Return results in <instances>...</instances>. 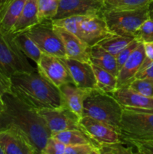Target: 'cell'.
<instances>
[{
  "mask_svg": "<svg viewBox=\"0 0 153 154\" xmlns=\"http://www.w3.org/2000/svg\"><path fill=\"white\" fill-rule=\"evenodd\" d=\"M140 42H139V41L136 40V38H134L128 45V46H126L125 48L118 54V55L116 56L117 66H118V70L122 67V66L124 65V63H125L126 60H127L128 58L130 57V55L132 54V52L134 51L135 48L140 45Z\"/></svg>",
  "mask_w": 153,
  "mask_h": 154,
  "instance_id": "836d02e7",
  "label": "cell"
},
{
  "mask_svg": "<svg viewBox=\"0 0 153 154\" xmlns=\"http://www.w3.org/2000/svg\"><path fill=\"white\" fill-rule=\"evenodd\" d=\"M37 111L44 120L52 135L69 129H81L80 117L66 107L42 108Z\"/></svg>",
  "mask_w": 153,
  "mask_h": 154,
  "instance_id": "ba28073f",
  "label": "cell"
},
{
  "mask_svg": "<svg viewBox=\"0 0 153 154\" xmlns=\"http://www.w3.org/2000/svg\"><path fill=\"white\" fill-rule=\"evenodd\" d=\"M104 0H59L58 8L53 20L72 16L101 14Z\"/></svg>",
  "mask_w": 153,
  "mask_h": 154,
  "instance_id": "7c38bea8",
  "label": "cell"
},
{
  "mask_svg": "<svg viewBox=\"0 0 153 154\" xmlns=\"http://www.w3.org/2000/svg\"><path fill=\"white\" fill-rule=\"evenodd\" d=\"M26 0H11L0 16V27L7 32H11L20 17Z\"/></svg>",
  "mask_w": 153,
  "mask_h": 154,
  "instance_id": "44dd1931",
  "label": "cell"
},
{
  "mask_svg": "<svg viewBox=\"0 0 153 154\" xmlns=\"http://www.w3.org/2000/svg\"><path fill=\"white\" fill-rule=\"evenodd\" d=\"M0 145L4 154H34L36 151L21 134L12 129L0 130Z\"/></svg>",
  "mask_w": 153,
  "mask_h": 154,
  "instance_id": "2e32d148",
  "label": "cell"
},
{
  "mask_svg": "<svg viewBox=\"0 0 153 154\" xmlns=\"http://www.w3.org/2000/svg\"><path fill=\"white\" fill-rule=\"evenodd\" d=\"M10 92L34 109L64 106L59 89L38 69L31 72H18L10 78Z\"/></svg>",
  "mask_w": 153,
  "mask_h": 154,
  "instance_id": "7a4b0ae2",
  "label": "cell"
},
{
  "mask_svg": "<svg viewBox=\"0 0 153 154\" xmlns=\"http://www.w3.org/2000/svg\"><path fill=\"white\" fill-rule=\"evenodd\" d=\"M40 23L38 0H26L20 17L10 32L12 34L25 32Z\"/></svg>",
  "mask_w": 153,
  "mask_h": 154,
  "instance_id": "d6986e66",
  "label": "cell"
},
{
  "mask_svg": "<svg viewBox=\"0 0 153 154\" xmlns=\"http://www.w3.org/2000/svg\"><path fill=\"white\" fill-rule=\"evenodd\" d=\"M60 59L66 66L74 83L77 87L87 90L98 89L91 63L79 61L68 57Z\"/></svg>",
  "mask_w": 153,
  "mask_h": 154,
  "instance_id": "4fadbf2b",
  "label": "cell"
},
{
  "mask_svg": "<svg viewBox=\"0 0 153 154\" xmlns=\"http://www.w3.org/2000/svg\"><path fill=\"white\" fill-rule=\"evenodd\" d=\"M79 123L83 131L98 147L102 144H112L121 141L119 132L115 128L92 117L83 116L80 117Z\"/></svg>",
  "mask_w": 153,
  "mask_h": 154,
  "instance_id": "30bf717a",
  "label": "cell"
},
{
  "mask_svg": "<svg viewBox=\"0 0 153 154\" xmlns=\"http://www.w3.org/2000/svg\"><path fill=\"white\" fill-rule=\"evenodd\" d=\"M128 86L134 92L147 97L153 98L152 78H135Z\"/></svg>",
  "mask_w": 153,
  "mask_h": 154,
  "instance_id": "f546056e",
  "label": "cell"
},
{
  "mask_svg": "<svg viewBox=\"0 0 153 154\" xmlns=\"http://www.w3.org/2000/svg\"><path fill=\"white\" fill-rule=\"evenodd\" d=\"M98 150L100 154H125L135 153V150L133 146L122 139L118 142L112 143V144H99Z\"/></svg>",
  "mask_w": 153,
  "mask_h": 154,
  "instance_id": "83f0119b",
  "label": "cell"
},
{
  "mask_svg": "<svg viewBox=\"0 0 153 154\" xmlns=\"http://www.w3.org/2000/svg\"><path fill=\"white\" fill-rule=\"evenodd\" d=\"M4 108V102L2 100V96H0V114L3 111Z\"/></svg>",
  "mask_w": 153,
  "mask_h": 154,
  "instance_id": "ab89813d",
  "label": "cell"
},
{
  "mask_svg": "<svg viewBox=\"0 0 153 154\" xmlns=\"http://www.w3.org/2000/svg\"><path fill=\"white\" fill-rule=\"evenodd\" d=\"M37 69L58 88L64 84L74 83L65 65L61 59L55 56L42 54Z\"/></svg>",
  "mask_w": 153,
  "mask_h": 154,
  "instance_id": "8fae6325",
  "label": "cell"
},
{
  "mask_svg": "<svg viewBox=\"0 0 153 154\" xmlns=\"http://www.w3.org/2000/svg\"><path fill=\"white\" fill-rule=\"evenodd\" d=\"M11 0H0V16L2 14V12L4 11V10L5 9L6 6L8 5L10 2Z\"/></svg>",
  "mask_w": 153,
  "mask_h": 154,
  "instance_id": "74e56055",
  "label": "cell"
},
{
  "mask_svg": "<svg viewBox=\"0 0 153 154\" xmlns=\"http://www.w3.org/2000/svg\"><path fill=\"white\" fill-rule=\"evenodd\" d=\"M25 32L43 54L55 56L58 58L66 57L62 42L54 29L51 20L38 23Z\"/></svg>",
  "mask_w": 153,
  "mask_h": 154,
  "instance_id": "52a82bcc",
  "label": "cell"
},
{
  "mask_svg": "<svg viewBox=\"0 0 153 154\" xmlns=\"http://www.w3.org/2000/svg\"><path fill=\"white\" fill-rule=\"evenodd\" d=\"M59 0H38L40 22L52 20L58 11Z\"/></svg>",
  "mask_w": 153,
  "mask_h": 154,
  "instance_id": "4316f807",
  "label": "cell"
},
{
  "mask_svg": "<svg viewBox=\"0 0 153 154\" xmlns=\"http://www.w3.org/2000/svg\"><path fill=\"white\" fill-rule=\"evenodd\" d=\"M79 29L80 38L90 48L116 35L110 29L101 14L84 16L80 22Z\"/></svg>",
  "mask_w": 153,
  "mask_h": 154,
  "instance_id": "9c48e42d",
  "label": "cell"
},
{
  "mask_svg": "<svg viewBox=\"0 0 153 154\" xmlns=\"http://www.w3.org/2000/svg\"><path fill=\"white\" fill-rule=\"evenodd\" d=\"M34 69L16 45L13 34L0 27V71L10 78L18 72H31Z\"/></svg>",
  "mask_w": 153,
  "mask_h": 154,
  "instance_id": "5b68a950",
  "label": "cell"
},
{
  "mask_svg": "<svg viewBox=\"0 0 153 154\" xmlns=\"http://www.w3.org/2000/svg\"><path fill=\"white\" fill-rule=\"evenodd\" d=\"M90 63L117 77L118 69L116 57L99 45H95L90 48Z\"/></svg>",
  "mask_w": 153,
  "mask_h": 154,
  "instance_id": "ffe728a7",
  "label": "cell"
},
{
  "mask_svg": "<svg viewBox=\"0 0 153 154\" xmlns=\"http://www.w3.org/2000/svg\"><path fill=\"white\" fill-rule=\"evenodd\" d=\"M145 59L143 43L140 42L128 58L117 75V88L128 85L135 78Z\"/></svg>",
  "mask_w": 153,
  "mask_h": 154,
  "instance_id": "e0dca14e",
  "label": "cell"
},
{
  "mask_svg": "<svg viewBox=\"0 0 153 154\" xmlns=\"http://www.w3.org/2000/svg\"><path fill=\"white\" fill-rule=\"evenodd\" d=\"M143 45L144 51H145V59L139 71L145 69L153 63V42L144 43Z\"/></svg>",
  "mask_w": 153,
  "mask_h": 154,
  "instance_id": "e575fe53",
  "label": "cell"
},
{
  "mask_svg": "<svg viewBox=\"0 0 153 154\" xmlns=\"http://www.w3.org/2000/svg\"><path fill=\"white\" fill-rule=\"evenodd\" d=\"M148 17L150 19L153 20V0L148 4Z\"/></svg>",
  "mask_w": 153,
  "mask_h": 154,
  "instance_id": "f35d334b",
  "label": "cell"
},
{
  "mask_svg": "<svg viewBox=\"0 0 153 154\" xmlns=\"http://www.w3.org/2000/svg\"><path fill=\"white\" fill-rule=\"evenodd\" d=\"M123 108L110 93L98 89L90 90L83 102L82 117H92L115 128L119 132Z\"/></svg>",
  "mask_w": 153,
  "mask_h": 154,
  "instance_id": "3957f363",
  "label": "cell"
},
{
  "mask_svg": "<svg viewBox=\"0 0 153 154\" xmlns=\"http://www.w3.org/2000/svg\"><path fill=\"white\" fill-rule=\"evenodd\" d=\"M134 36L143 44L153 42V20L147 19L135 32Z\"/></svg>",
  "mask_w": 153,
  "mask_h": 154,
  "instance_id": "4dcf8cb0",
  "label": "cell"
},
{
  "mask_svg": "<svg viewBox=\"0 0 153 154\" xmlns=\"http://www.w3.org/2000/svg\"><path fill=\"white\" fill-rule=\"evenodd\" d=\"M110 94L124 109L153 111V98L147 97L134 92L128 85L118 87Z\"/></svg>",
  "mask_w": 153,
  "mask_h": 154,
  "instance_id": "9a60e30c",
  "label": "cell"
},
{
  "mask_svg": "<svg viewBox=\"0 0 153 154\" xmlns=\"http://www.w3.org/2000/svg\"><path fill=\"white\" fill-rule=\"evenodd\" d=\"M7 92H10V78L0 71V96Z\"/></svg>",
  "mask_w": 153,
  "mask_h": 154,
  "instance_id": "d590c367",
  "label": "cell"
},
{
  "mask_svg": "<svg viewBox=\"0 0 153 154\" xmlns=\"http://www.w3.org/2000/svg\"><path fill=\"white\" fill-rule=\"evenodd\" d=\"M152 1V0H104L103 11L141 8L148 6Z\"/></svg>",
  "mask_w": 153,
  "mask_h": 154,
  "instance_id": "484cf974",
  "label": "cell"
},
{
  "mask_svg": "<svg viewBox=\"0 0 153 154\" xmlns=\"http://www.w3.org/2000/svg\"><path fill=\"white\" fill-rule=\"evenodd\" d=\"M135 78H152L153 79V63L145 69L139 71L136 73Z\"/></svg>",
  "mask_w": 153,
  "mask_h": 154,
  "instance_id": "8d00e7d4",
  "label": "cell"
},
{
  "mask_svg": "<svg viewBox=\"0 0 153 154\" xmlns=\"http://www.w3.org/2000/svg\"><path fill=\"white\" fill-rule=\"evenodd\" d=\"M13 37L16 45L23 53L24 55L37 65L43 53L34 43V41L27 35L26 32L15 33L13 34Z\"/></svg>",
  "mask_w": 153,
  "mask_h": 154,
  "instance_id": "7402d4cb",
  "label": "cell"
},
{
  "mask_svg": "<svg viewBox=\"0 0 153 154\" xmlns=\"http://www.w3.org/2000/svg\"><path fill=\"white\" fill-rule=\"evenodd\" d=\"M119 135L127 142H153V111L123 108Z\"/></svg>",
  "mask_w": 153,
  "mask_h": 154,
  "instance_id": "277c9868",
  "label": "cell"
},
{
  "mask_svg": "<svg viewBox=\"0 0 153 154\" xmlns=\"http://www.w3.org/2000/svg\"><path fill=\"white\" fill-rule=\"evenodd\" d=\"M66 145L56 139L53 137H50L46 141L43 150L42 154H64Z\"/></svg>",
  "mask_w": 153,
  "mask_h": 154,
  "instance_id": "d6a6232c",
  "label": "cell"
},
{
  "mask_svg": "<svg viewBox=\"0 0 153 154\" xmlns=\"http://www.w3.org/2000/svg\"><path fill=\"white\" fill-rule=\"evenodd\" d=\"M134 38V36L113 35L110 37L104 39L98 45L116 57Z\"/></svg>",
  "mask_w": 153,
  "mask_h": 154,
  "instance_id": "d4e9b609",
  "label": "cell"
},
{
  "mask_svg": "<svg viewBox=\"0 0 153 154\" xmlns=\"http://www.w3.org/2000/svg\"><path fill=\"white\" fill-rule=\"evenodd\" d=\"M4 108L0 114V130L12 129L22 135L36 153H41L52 133L38 111L11 92L2 96Z\"/></svg>",
  "mask_w": 153,
  "mask_h": 154,
  "instance_id": "6da1fadb",
  "label": "cell"
},
{
  "mask_svg": "<svg viewBox=\"0 0 153 154\" xmlns=\"http://www.w3.org/2000/svg\"><path fill=\"white\" fill-rule=\"evenodd\" d=\"M84 16H72L51 20L55 26L61 27L80 38L79 24Z\"/></svg>",
  "mask_w": 153,
  "mask_h": 154,
  "instance_id": "f1b7e54d",
  "label": "cell"
},
{
  "mask_svg": "<svg viewBox=\"0 0 153 154\" xmlns=\"http://www.w3.org/2000/svg\"><path fill=\"white\" fill-rule=\"evenodd\" d=\"M101 15L110 29L119 35L134 36L138 28L149 18L148 6L134 10L104 11Z\"/></svg>",
  "mask_w": 153,
  "mask_h": 154,
  "instance_id": "8992f818",
  "label": "cell"
},
{
  "mask_svg": "<svg viewBox=\"0 0 153 154\" xmlns=\"http://www.w3.org/2000/svg\"><path fill=\"white\" fill-rule=\"evenodd\" d=\"M64 154H100L98 147L91 144L66 146Z\"/></svg>",
  "mask_w": 153,
  "mask_h": 154,
  "instance_id": "1f68e13d",
  "label": "cell"
},
{
  "mask_svg": "<svg viewBox=\"0 0 153 154\" xmlns=\"http://www.w3.org/2000/svg\"><path fill=\"white\" fill-rule=\"evenodd\" d=\"M53 26V25H52ZM53 28L59 35L64 46L66 57L82 62L90 63V47L78 36L61 27Z\"/></svg>",
  "mask_w": 153,
  "mask_h": 154,
  "instance_id": "5bb4252c",
  "label": "cell"
},
{
  "mask_svg": "<svg viewBox=\"0 0 153 154\" xmlns=\"http://www.w3.org/2000/svg\"><path fill=\"white\" fill-rule=\"evenodd\" d=\"M63 101V105L79 117H82L83 102L90 90L80 88L74 83H68L58 87Z\"/></svg>",
  "mask_w": 153,
  "mask_h": 154,
  "instance_id": "ac0fdd59",
  "label": "cell"
},
{
  "mask_svg": "<svg viewBox=\"0 0 153 154\" xmlns=\"http://www.w3.org/2000/svg\"><path fill=\"white\" fill-rule=\"evenodd\" d=\"M51 136L61 141L66 146L91 144L98 147L96 143L81 129H69V130L62 131V132L52 134Z\"/></svg>",
  "mask_w": 153,
  "mask_h": 154,
  "instance_id": "603a6c76",
  "label": "cell"
},
{
  "mask_svg": "<svg viewBox=\"0 0 153 154\" xmlns=\"http://www.w3.org/2000/svg\"><path fill=\"white\" fill-rule=\"evenodd\" d=\"M91 64L95 76L98 89L110 94L115 91L117 89V77L92 63Z\"/></svg>",
  "mask_w": 153,
  "mask_h": 154,
  "instance_id": "cb8c5ba5",
  "label": "cell"
}]
</instances>
